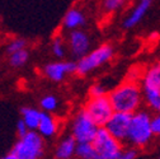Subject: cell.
<instances>
[{
    "label": "cell",
    "instance_id": "cb8c5ba5",
    "mask_svg": "<svg viewBox=\"0 0 160 159\" xmlns=\"http://www.w3.org/2000/svg\"><path fill=\"white\" fill-rule=\"evenodd\" d=\"M106 94H108L107 87L102 83H99V82L94 83L89 88V97H99V95H106Z\"/></svg>",
    "mask_w": 160,
    "mask_h": 159
},
{
    "label": "cell",
    "instance_id": "2e32d148",
    "mask_svg": "<svg viewBox=\"0 0 160 159\" xmlns=\"http://www.w3.org/2000/svg\"><path fill=\"white\" fill-rule=\"evenodd\" d=\"M42 111L34 108V107H23L21 110V118L28 130H37V126L39 124V118H41Z\"/></svg>",
    "mask_w": 160,
    "mask_h": 159
},
{
    "label": "cell",
    "instance_id": "603a6c76",
    "mask_svg": "<svg viewBox=\"0 0 160 159\" xmlns=\"http://www.w3.org/2000/svg\"><path fill=\"white\" fill-rule=\"evenodd\" d=\"M137 156H138V149L125 145L116 159H137Z\"/></svg>",
    "mask_w": 160,
    "mask_h": 159
},
{
    "label": "cell",
    "instance_id": "ac0fdd59",
    "mask_svg": "<svg viewBox=\"0 0 160 159\" xmlns=\"http://www.w3.org/2000/svg\"><path fill=\"white\" fill-rule=\"evenodd\" d=\"M28 60H29V51L27 49H22L9 54V64L13 68H22L27 64Z\"/></svg>",
    "mask_w": 160,
    "mask_h": 159
},
{
    "label": "cell",
    "instance_id": "7a4b0ae2",
    "mask_svg": "<svg viewBox=\"0 0 160 159\" xmlns=\"http://www.w3.org/2000/svg\"><path fill=\"white\" fill-rule=\"evenodd\" d=\"M154 137L155 136L151 129V112L142 108L133 112L125 145L136 149H144L150 145Z\"/></svg>",
    "mask_w": 160,
    "mask_h": 159
},
{
    "label": "cell",
    "instance_id": "277c9868",
    "mask_svg": "<svg viewBox=\"0 0 160 159\" xmlns=\"http://www.w3.org/2000/svg\"><path fill=\"white\" fill-rule=\"evenodd\" d=\"M45 150V139L36 130H29L23 136H19L10 153L18 159H42Z\"/></svg>",
    "mask_w": 160,
    "mask_h": 159
},
{
    "label": "cell",
    "instance_id": "f1b7e54d",
    "mask_svg": "<svg viewBox=\"0 0 160 159\" xmlns=\"http://www.w3.org/2000/svg\"><path fill=\"white\" fill-rule=\"evenodd\" d=\"M55 159H56V158H55ZM69 159H76V158H75V156H74V158H69Z\"/></svg>",
    "mask_w": 160,
    "mask_h": 159
},
{
    "label": "cell",
    "instance_id": "3957f363",
    "mask_svg": "<svg viewBox=\"0 0 160 159\" xmlns=\"http://www.w3.org/2000/svg\"><path fill=\"white\" fill-rule=\"evenodd\" d=\"M138 82L148 111L151 113L160 112V61L148 68Z\"/></svg>",
    "mask_w": 160,
    "mask_h": 159
},
{
    "label": "cell",
    "instance_id": "9c48e42d",
    "mask_svg": "<svg viewBox=\"0 0 160 159\" xmlns=\"http://www.w3.org/2000/svg\"><path fill=\"white\" fill-rule=\"evenodd\" d=\"M65 41L68 45V52H70L71 56L75 57L76 60L87 55L92 50V45H93L92 37L83 28L69 31L66 33Z\"/></svg>",
    "mask_w": 160,
    "mask_h": 159
},
{
    "label": "cell",
    "instance_id": "5bb4252c",
    "mask_svg": "<svg viewBox=\"0 0 160 159\" xmlns=\"http://www.w3.org/2000/svg\"><path fill=\"white\" fill-rule=\"evenodd\" d=\"M36 131L43 139H51L58 134V121L56 120L52 113L42 111L41 118H39V124Z\"/></svg>",
    "mask_w": 160,
    "mask_h": 159
},
{
    "label": "cell",
    "instance_id": "44dd1931",
    "mask_svg": "<svg viewBox=\"0 0 160 159\" xmlns=\"http://www.w3.org/2000/svg\"><path fill=\"white\" fill-rule=\"evenodd\" d=\"M39 106H41L42 111L43 112H55L58 107V99L56 95L53 94H46L41 98V101H39Z\"/></svg>",
    "mask_w": 160,
    "mask_h": 159
},
{
    "label": "cell",
    "instance_id": "f546056e",
    "mask_svg": "<svg viewBox=\"0 0 160 159\" xmlns=\"http://www.w3.org/2000/svg\"><path fill=\"white\" fill-rule=\"evenodd\" d=\"M158 159H160V154H159V156H158Z\"/></svg>",
    "mask_w": 160,
    "mask_h": 159
},
{
    "label": "cell",
    "instance_id": "d4e9b609",
    "mask_svg": "<svg viewBox=\"0 0 160 159\" xmlns=\"http://www.w3.org/2000/svg\"><path fill=\"white\" fill-rule=\"evenodd\" d=\"M151 129L154 136L160 137V112L151 113Z\"/></svg>",
    "mask_w": 160,
    "mask_h": 159
},
{
    "label": "cell",
    "instance_id": "7c38bea8",
    "mask_svg": "<svg viewBox=\"0 0 160 159\" xmlns=\"http://www.w3.org/2000/svg\"><path fill=\"white\" fill-rule=\"evenodd\" d=\"M152 3H154V0H137V3L132 8V10L123 19V23H122L123 28L125 29L135 28L145 18V15L149 12V9L151 8Z\"/></svg>",
    "mask_w": 160,
    "mask_h": 159
},
{
    "label": "cell",
    "instance_id": "4316f807",
    "mask_svg": "<svg viewBox=\"0 0 160 159\" xmlns=\"http://www.w3.org/2000/svg\"><path fill=\"white\" fill-rule=\"evenodd\" d=\"M0 159H18L15 155H13L12 153L7 154V155H3V156H0Z\"/></svg>",
    "mask_w": 160,
    "mask_h": 159
},
{
    "label": "cell",
    "instance_id": "52a82bcc",
    "mask_svg": "<svg viewBox=\"0 0 160 159\" xmlns=\"http://www.w3.org/2000/svg\"><path fill=\"white\" fill-rule=\"evenodd\" d=\"M99 127L89 117L84 108L75 112L70 122V135L76 140V143L92 141Z\"/></svg>",
    "mask_w": 160,
    "mask_h": 159
},
{
    "label": "cell",
    "instance_id": "d6986e66",
    "mask_svg": "<svg viewBox=\"0 0 160 159\" xmlns=\"http://www.w3.org/2000/svg\"><path fill=\"white\" fill-rule=\"evenodd\" d=\"M127 4V0H101V9L106 14H113L121 10Z\"/></svg>",
    "mask_w": 160,
    "mask_h": 159
},
{
    "label": "cell",
    "instance_id": "ba28073f",
    "mask_svg": "<svg viewBox=\"0 0 160 159\" xmlns=\"http://www.w3.org/2000/svg\"><path fill=\"white\" fill-rule=\"evenodd\" d=\"M83 108L98 127H103L114 112L107 94L99 97H90L85 102Z\"/></svg>",
    "mask_w": 160,
    "mask_h": 159
},
{
    "label": "cell",
    "instance_id": "83f0119b",
    "mask_svg": "<svg viewBox=\"0 0 160 159\" xmlns=\"http://www.w3.org/2000/svg\"><path fill=\"white\" fill-rule=\"evenodd\" d=\"M88 159H101V158H99L98 155H93V156H90V158H88Z\"/></svg>",
    "mask_w": 160,
    "mask_h": 159
},
{
    "label": "cell",
    "instance_id": "6da1fadb",
    "mask_svg": "<svg viewBox=\"0 0 160 159\" xmlns=\"http://www.w3.org/2000/svg\"><path fill=\"white\" fill-rule=\"evenodd\" d=\"M111 105L114 111L133 113L144 106L142 89L136 79H127L118 87L113 88L108 94Z\"/></svg>",
    "mask_w": 160,
    "mask_h": 159
},
{
    "label": "cell",
    "instance_id": "e0dca14e",
    "mask_svg": "<svg viewBox=\"0 0 160 159\" xmlns=\"http://www.w3.org/2000/svg\"><path fill=\"white\" fill-rule=\"evenodd\" d=\"M51 52L58 60H62L68 55V45H66L65 38L61 34H57L53 37L52 42H51Z\"/></svg>",
    "mask_w": 160,
    "mask_h": 159
},
{
    "label": "cell",
    "instance_id": "484cf974",
    "mask_svg": "<svg viewBox=\"0 0 160 159\" xmlns=\"http://www.w3.org/2000/svg\"><path fill=\"white\" fill-rule=\"evenodd\" d=\"M29 130H28V127L26 126V124L23 122V120L22 118H19L18 120V122H17V134H18V137L19 136H23L24 134H27Z\"/></svg>",
    "mask_w": 160,
    "mask_h": 159
},
{
    "label": "cell",
    "instance_id": "7402d4cb",
    "mask_svg": "<svg viewBox=\"0 0 160 159\" xmlns=\"http://www.w3.org/2000/svg\"><path fill=\"white\" fill-rule=\"evenodd\" d=\"M27 47V41L24 38H13L12 41L7 45V52L8 54H12V52H15L18 50H22V49H26Z\"/></svg>",
    "mask_w": 160,
    "mask_h": 159
},
{
    "label": "cell",
    "instance_id": "30bf717a",
    "mask_svg": "<svg viewBox=\"0 0 160 159\" xmlns=\"http://www.w3.org/2000/svg\"><path fill=\"white\" fill-rule=\"evenodd\" d=\"M131 116H132V113L114 111L103 127L113 137H116L117 140L122 141L125 144L127 132H128V127H130V122H131Z\"/></svg>",
    "mask_w": 160,
    "mask_h": 159
},
{
    "label": "cell",
    "instance_id": "8fae6325",
    "mask_svg": "<svg viewBox=\"0 0 160 159\" xmlns=\"http://www.w3.org/2000/svg\"><path fill=\"white\" fill-rule=\"evenodd\" d=\"M76 64L75 61H65V60H57L48 63L43 66V75L51 82L58 83L66 79L68 75L75 74Z\"/></svg>",
    "mask_w": 160,
    "mask_h": 159
},
{
    "label": "cell",
    "instance_id": "9a60e30c",
    "mask_svg": "<svg viewBox=\"0 0 160 159\" xmlns=\"http://www.w3.org/2000/svg\"><path fill=\"white\" fill-rule=\"evenodd\" d=\"M76 140L69 134L61 137L55 148V158L56 159H69L75 156V149H76Z\"/></svg>",
    "mask_w": 160,
    "mask_h": 159
},
{
    "label": "cell",
    "instance_id": "8992f818",
    "mask_svg": "<svg viewBox=\"0 0 160 159\" xmlns=\"http://www.w3.org/2000/svg\"><path fill=\"white\" fill-rule=\"evenodd\" d=\"M90 143L94 148L95 155H98L101 159H116L125 146L122 141L113 137L104 127H99L97 130Z\"/></svg>",
    "mask_w": 160,
    "mask_h": 159
},
{
    "label": "cell",
    "instance_id": "5b68a950",
    "mask_svg": "<svg viewBox=\"0 0 160 159\" xmlns=\"http://www.w3.org/2000/svg\"><path fill=\"white\" fill-rule=\"evenodd\" d=\"M114 56V49L109 44H103L101 46H98L94 50H90L87 55L83 57L78 59L75 74L80 76H85L99 68H102L107 63H109Z\"/></svg>",
    "mask_w": 160,
    "mask_h": 159
},
{
    "label": "cell",
    "instance_id": "4fadbf2b",
    "mask_svg": "<svg viewBox=\"0 0 160 159\" xmlns=\"http://www.w3.org/2000/svg\"><path fill=\"white\" fill-rule=\"evenodd\" d=\"M88 22L87 13L79 7H74L69 9L62 19V28L64 31H74L83 28Z\"/></svg>",
    "mask_w": 160,
    "mask_h": 159
},
{
    "label": "cell",
    "instance_id": "ffe728a7",
    "mask_svg": "<svg viewBox=\"0 0 160 159\" xmlns=\"http://www.w3.org/2000/svg\"><path fill=\"white\" fill-rule=\"evenodd\" d=\"M93 155H95V151L90 141H83L76 144V149H75L76 159H88Z\"/></svg>",
    "mask_w": 160,
    "mask_h": 159
}]
</instances>
